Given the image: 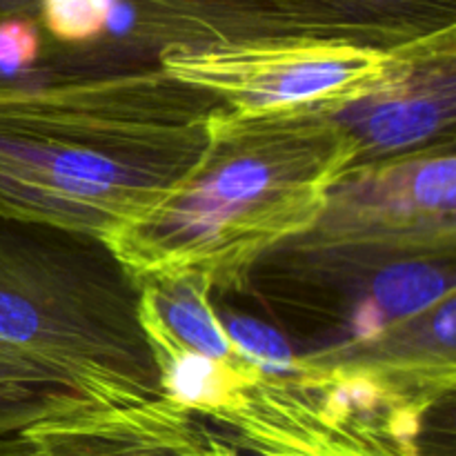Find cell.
<instances>
[{
	"instance_id": "obj_1",
	"label": "cell",
	"mask_w": 456,
	"mask_h": 456,
	"mask_svg": "<svg viewBox=\"0 0 456 456\" xmlns=\"http://www.w3.org/2000/svg\"><path fill=\"white\" fill-rule=\"evenodd\" d=\"M218 127L203 159L154 208L111 232L125 261L159 276L245 258L319 212L354 145L332 125L289 110Z\"/></svg>"
},
{
	"instance_id": "obj_2",
	"label": "cell",
	"mask_w": 456,
	"mask_h": 456,
	"mask_svg": "<svg viewBox=\"0 0 456 456\" xmlns=\"http://www.w3.org/2000/svg\"><path fill=\"white\" fill-rule=\"evenodd\" d=\"M203 123L43 120L34 96L0 85V221H62L111 232L154 208L196 167Z\"/></svg>"
},
{
	"instance_id": "obj_3",
	"label": "cell",
	"mask_w": 456,
	"mask_h": 456,
	"mask_svg": "<svg viewBox=\"0 0 456 456\" xmlns=\"http://www.w3.org/2000/svg\"><path fill=\"white\" fill-rule=\"evenodd\" d=\"M183 58L174 67L176 78L223 92L243 114H267L359 96L386 76L390 56L347 43L314 40L216 49Z\"/></svg>"
},
{
	"instance_id": "obj_4",
	"label": "cell",
	"mask_w": 456,
	"mask_h": 456,
	"mask_svg": "<svg viewBox=\"0 0 456 456\" xmlns=\"http://www.w3.org/2000/svg\"><path fill=\"white\" fill-rule=\"evenodd\" d=\"M40 456H234L221 432L156 396L89 405L27 428Z\"/></svg>"
},
{
	"instance_id": "obj_5",
	"label": "cell",
	"mask_w": 456,
	"mask_h": 456,
	"mask_svg": "<svg viewBox=\"0 0 456 456\" xmlns=\"http://www.w3.org/2000/svg\"><path fill=\"white\" fill-rule=\"evenodd\" d=\"M223 430L252 436L285 456H421L390 423L363 414H338L305 396L249 383L240 399L209 414Z\"/></svg>"
},
{
	"instance_id": "obj_6",
	"label": "cell",
	"mask_w": 456,
	"mask_h": 456,
	"mask_svg": "<svg viewBox=\"0 0 456 456\" xmlns=\"http://www.w3.org/2000/svg\"><path fill=\"white\" fill-rule=\"evenodd\" d=\"M452 114V74H435L414 83L372 85L354 96L343 116L372 150L395 151L435 136Z\"/></svg>"
},
{
	"instance_id": "obj_7",
	"label": "cell",
	"mask_w": 456,
	"mask_h": 456,
	"mask_svg": "<svg viewBox=\"0 0 456 456\" xmlns=\"http://www.w3.org/2000/svg\"><path fill=\"white\" fill-rule=\"evenodd\" d=\"M87 405V399L69 383L0 346V435L25 432L45 419Z\"/></svg>"
},
{
	"instance_id": "obj_8",
	"label": "cell",
	"mask_w": 456,
	"mask_h": 456,
	"mask_svg": "<svg viewBox=\"0 0 456 456\" xmlns=\"http://www.w3.org/2000/svg\"><path fill=\"white\" fill-rule=\"evenodd\" d=\"M232 365L187 347L165 352L163 387L167 399L190 412L216 414L232 408L240 399L252 379L232 372Z\"/></svg>"
},
{
	"instance_id": "obj_9",
	"label": "cell",
	"mask_w": 456,
	"mask_h": 456,
	"mask_svg": "<svg viewBox=\"0 0 456 456\" xmlns=\"http://www.w3.org/2000/svg\"><path fill=\"white\" fill-rule=\"evenodd\" d=\"M151 316L159 332L167 334L174 347L200 352L216 361L234 354L221 321L190 279H172L151 298Z\"/></svg>"
},
{
	"instance_id": "obj_10",
	"label": "cell",
	"mask_w": 456,
	"mask_h": 456,
	"mask_svg": "<svg viewBox=\"0 0 456 456\" xmlns=\"http://www.w3.org/2000/svg\"><path fill=\"white\" fill-rule=\"evenodd\" d=\"M452 297V281L432 263H395L372 281V298L387 319L419 316Z\"/></svg>"
},
{
	"instance_id": "obj_11",
	"label": "cell",
	"mask_w": 456,
	"mask_h": 456,
	"mask_svg": "<svg viewBox=\"0 0 456 456\" xmlns=\"http://www.w3.org/2000/svg\"><path fill=\"white\" fill-rule=\"evenodd\" d=\"M232 350L263 374H294L298 363L283 334L252 316L227 314L221 321Z\"/></svg>"
},
{
	"instance_id": "obj_12",
	"label": "cell",
	"mask_w": 456,
	"mask_h": 456,
	"mask_svg": "<svg viewBox=\"0 0 456 456\" xmlns=\"http://www.w3.org/2000/svg\"><path fill=\"white\" fill-rule=\"evenodd\" d=\"M114 4L116 0H40L47 29L67 43L101 36Z\"/></svg>"
},
{
	"instance_id": "obj_13",
	"label": "cell",
	"mask_w": 456,
	"mask_h": 456,
	"mask_svg": "<svg viewBox=\"0 0 456 456\" xmlns=\"http://www.w3.org/2000/svg\"><path fill=\"white\" fill-rule=\"evenodd\" d=\"M410 191L423 212H452L456 200L454 156L430 159L419 165L410 181Z\"/></svg>"
},
{
	"instance_id": "obj_14",
	"label": "cell",
	"mask_w": 456,
	"mask_h": 456,
	"mask_svg": "<svg viewBox=\"0 0 456 456\" xmlns=\"http://www.w3.org/2000/svg\"><path fill=\"white\" fill-rule=\"evenodd\" d=\"M387 314L374 298H363L352 312V334L356 341H379L387 332Z\"/></svg>"
},
{
	"instance_id": "obj_15",
	"label": "cell",
	"mask_w": 456,
	"mask_h": 456,
	"mask_svg": "<svg viewBox=\"0 0 456 456\" xmlns=\"http://www.w3.org/2000/svg\"><path fill=\"white\" fill-rule=\"evenodd\" d=\"M456 303L452 297H448L444 301V305L439 307V314L435 319V334L439 338L441 346H445L448 350L454 347V338H456Z\"/></svg>"
},
{
	"instance_id": "obj_16",
	"label": "cell",
	"mask_w": 456,
	"mask_h": 456,
	"mask_svg": "<svg viewBox=\"0 0 456 456\" xmlns=\"http://www.w3.org/2000/svg\"><path fill=\"white\" fill-rule=\"evenodd\" d=\"M0 456H40V452L25 432H13L0 435Z\"/></svg>"
}]
</instances>
